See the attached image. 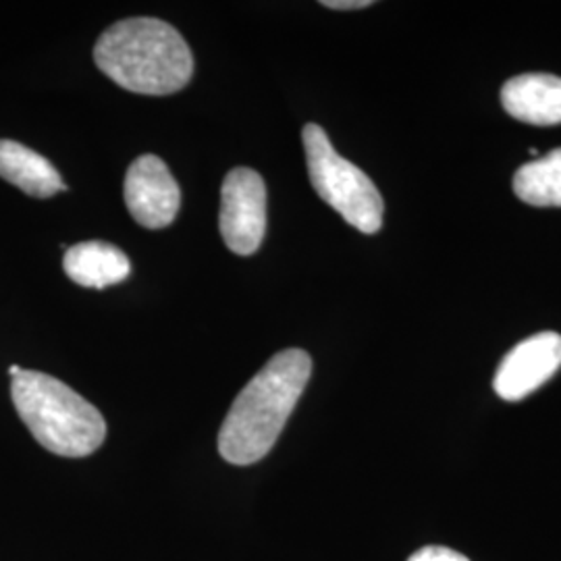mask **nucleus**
I'll return each instance as SVG.
<instances>
[{"mask_svg": "<svg viewBox=\"0 0 561 561\" xmlns=\"http://www.w3.org/2000/svg\"><path fill=\"white\" fill-rule=\"evenodd\" d=\"M312 358L304 350H283L241 389L219 433V454L229 463L261 461L279 439L310 381Z\"/></svg>", "mask_w": 561, "mask_h": 561, "instance_id": "obj_1", "label": "nucleus"}, {"mask_svg": "<svg viewBox=\"0 0 561 561\" xmlns=\"http://www.w3.org/2000/svg\"><path fill=\"white\" fill-rule=\"evenodd\" d=\"M102 73L121 88L144 96H169L194 73V57L180 32L161 20L117 21L94 46Z\"/></svg>", "mask_w": 561, "mask_h": 561, "instance_id": "obj_2", "label": "nucleus"}, {"mask_svg": "<svg viewBox=\"0 0 561 561\" xmlns=\"http://www.w3.org/2000/svg\"><path fill=\"white\" fill-rule=\"evenodd\" d=\"M11 398L34 439L57 456L85 458L104 443L101 412L50 375L21 370L11 379Z\"/></svg>", "mask_w": 561, "mask_h": 561, "instance_id": "obj_3", "label": "nucleus"}, {"mask_svg": "<svg viewBox=\"0 0 561 561\" xmlns=\"http://www.w3.org/2000/svg\"><path fill=\"white\" fill-rule=\"evenodd\" d=\"M301 140L310 183L322 201L362 233L381 231L385 204L373 180L337 154L321 125L308 123Z\"/></svg>", "mask_w": 561, "mask_h": 561, "instance_id": "obj_4", "label": "nucleus"}, {"mask_svg": "<svg viewBox=\"0 0 561 561\" xmlns=\"http://www.w3.org/2000/svg\"><path fill=\"white\" fill-rule=\"evenodd\" d=\"M221 238L240 256H252L266 233V185L248 167L229 171L221 190Z\"/></svg>", "mask_w": 561, "mask_h": 561, "instance_id": "obj_5", "label": "nucleus"}, {"mask_svg": "<svg viewBox=\"0 0 561 561\" xmlns=\"http://www.w3.org/2000/svg\"><path fill=\"white\" fill-rule=\"evenodd\" d=\"M123 198L131 217L146 229H164L180 213V185L154 154H144L129 164Z\"/></svg>", "mask_w": 561, "mask_h": 561, "instance_id": "obj_6", "label": "nucleus"}, {"mask_svg": "<svg viewBox=\"0 0 561 561\" xmlns=\"http://www.w3.org/2000/svg\"><path fill=\"white\" fill-rule=\"evenodd\" d=\"M561 366V335L553 331L537 333L520 341L503 358L493 387L505 401H520L549 381Z\"/></svg>", "mask_w": 561, "mask_h": 561, "instance_id": "obj_7", "label": "nucleus"}, {"mask_svg": "<svg viewBox=\"0 0 561 561\" xmlns=\"http://www.w3.org/2000/svg\"><path fill=\"white\" fill-rule=\"evenodd\" d=\"M503 108L528 125H560L561 78L551 73H524L502 88Z\"/></svg>", "mask_w": 561, "mask_h": 561, "instance_id": "obj_8", "label": "nucleus"}, {"mask_svg": "<svg viewBox=\"0 0 561 561\" xmlns=\"http://www.w3.org/2000/svg\"><path fill=\"white\" fill-rule=\"evenodd\" d=\"M62 268L81 287L106 289L127 279L131 264L127 254L108 241H81L67 250Z\"/></svg>", "mask_w": 561, "mask_h": 561, "instance_id": "obj_9", "label": "nucleus"}, {"mask_svg": "<svg viewBox=\"0 0 561 561\" xmlns=\"http://www.w3.org/2000/svg\"><path fill=\"white\" fill-rule=\"evenodd\" d=\"M0 178L34 198H50L67 190L59 171L20 141L0 140Z\"/></svg>", "mask_w": 561, "mask_h": 561, "instance_id": "obj_10", "label": "nucleus"}, {"mask_svg": "<svg viewBox=\"0 0 561 561\" xmlns=\"http://www.w3.org/2000/svg\"><path fill=\"white\" fill-rule=\"evenodd\" d=\"M514 192L530 206L561 208V148L520 167L514 175Z\"/></svg>", "mask_w": 561, "mask_h": 561, "instance_id": "obj_11", "label": "nucleus"}, {"mask_svg": "<svg viewBox=\"0 0 561 561\" xmlns=\"http://www.w3.org/2000/svg\"><path fill=\"white\" fill-rule=\"evenodd\" d=\"M408 561H470L468 558H463L458 551L454 549H447V547H424L421 551H416L412 558Z\"/></svg>", "mask_w": 561, "mask_h": 561, "instance_id": "obj_12", "label": "nucleus"}, {"mask_svg": "<svg viewBox=\"0 0 561 561\" xmlns=\"http://www.w3.org/2000/svg\"><path fill=\"white\" fill-rule=\"evenodd\" d=\"M370 0H322V7L335 9V11H354V9H366L370 7Z\"/></svg>", "mask_w": 561, "mask_h": 561, "instance_id": "obj_13", "label": "nucleus"}, {"mask_svg": "<svg viewBox=\"0 0 561 561\" xmlns=\"http://www.w3.org/2000/svg\"><path fill=\"white\" fill-rule=\"evenodd\" d=\"M21 373V368L20 366H18V364H13V366H11V368H9V375H11V379H13V377H15V375H20Z\"/></svg>", "mask_w": 561, "mask_h": 561, "instance_id": "obj_14", "label": "nucleus"}]
</instances>
